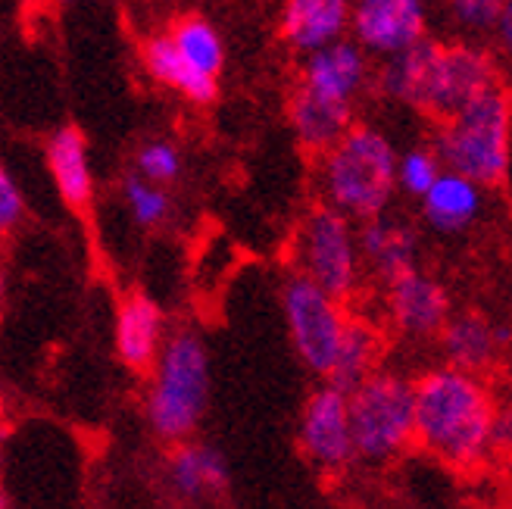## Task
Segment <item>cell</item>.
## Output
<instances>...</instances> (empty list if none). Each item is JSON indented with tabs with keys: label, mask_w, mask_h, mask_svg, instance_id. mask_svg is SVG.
Listing matches in <instances>:
<instances>
[{
	"label": "cell",
	"mask_w": 512,
	"mask_h": 509,
	"mask_svg": "<svg viewBox=\"0 0 512 509\" xmlns=\"http://www.w3.org/2000/svg\"><path fill=\"white\" fill-rule=\"evenodd\" d=\"M500 394L488 375L438 363L416 378V447L456 472L491 460V422Z\"/></svg>",
	"instance_id": "6da1fadb"
},
{
	"label": "cell",
	"mask_w": 512,
	"mask_h": 509,
	"mask_svg": "<svg viewBox=\"0 0 512 509\" xmlns=\"http://www.w3.org/2000/svg\"><path fill=\"white\" fill-rule=\"evenodd\" d=\"M378 88L384 97L413 107L431 119H450L472 100L503 88L500 60L475 41H431L384 60L378 69Z\"/></svg>",
	"instance_id": "7a4b0ae2"
},
{
	"label": "cell",
	"mask_w": 512,
	"mask_h": 509,
	"mask_svg": "<svg viewBox=\"0 0 512 509\" xmlns=\"http://www.w3.org/2000/svg\"><path fill=\"white\" fill-rule=\"evenodd\" d=\"M210 388L213 366L207 344L194 328H175L147 372L144 419L153 438L172 447L191 441L207 416Z\"/></svg>",
	"instance_id": "3957f363"
},
{
	"label": "cell",
	"mask_w": 512,
	"mask_h": 509,
	"mask_svg": "<svg viewBox=\"0 0 512 509\" xmlns=\"http://www.w3.org/2000/svg\"><path fill=\"white\" fill-rule=\"evenodd\" d=\"M400 154L391 138L375 125L353 129L319 157V194L331 210L353 222H369L391 210L397 188Z\"/></svg>",
	"instance_id": "277c9868"
},
{
	"label": "cell",
	"mask_w": 512,
	"mask_h": 509,
	"mask_svg": "<svg viewBox=\"0 0 512 509\" xmlns=\"http://www.w3.org/2000/svg\"><path fill=\"white\" fill-rule=\"evenodd\" d=\"M434 150L444 169L494 188L512 160V97L506 88L481 94L466 110L444 119L434 132Z\"/></svg>",
	"instance_id": "5b68a950"
},
{
	"label": "cell",
	"mask_w": 512,
	"mask_h": 509,
	"mask_svg": "<svg viewBox=\"0 0 512 509\" xmlns=\"http://www.w3.org/2000/svg\"><path fill=\"white\" fill-rule=\"evenodd\" d=\"M356 463L388 466L416 444V378L378 369L350 391Z\"/></svg>",
	"instance_id": "8992f818"
},
{
	"label": "cell",
	"mask_w": 512,
	"mask_h": 509,
	"mask_svg": "<svg viewBox=\"0 0 512 509\" xmlns=\"http://www.w3.org/2000/svg\"><path fill=\"white\" fill-rule=\"evenodd\" d=\"M294 272L310 278L313 285L338 300H350L363 285V250L360 228L350 216L331 210L328 203H316L294 232L291 244Z\"/></svg>",
	"instance_id": "52a82bcc"
},
{
	"label": "cell",
	"mask_w": 512,
	"mask_h": 509,
	"mask_svg": "<svg viewBox=\"0 0 512 509\" xmlns=\"http://www.w3.org/2000/svg\"><path fill=\"white\" fill-rule=\"evenodd\" d=\"M281 313L297 360L319 378H331L350 325L347 303L331 297L303 275H288L281 285Z\"/></svg>",
	"instance_id": "ba28073f"
},
{
	"label": "cell",
	"mask_w": 512,
	"mask_h": 509,
	"mask_svg": "<svg viewBox=\"0 0 512 509\" xmlns=\"http://www.w3.org/2000/svg\"><path fill=\"white\" fill-rule=\"evenodd\" d=\"M297 444L306 460L325 475H338L356 463L350 391L331 385V381L310 391L297 422Z\"/></svg>",
	"instance_id": "9c48e42d"
},
{
	"label": "cell",
	"mask_w": 512,
	"mask_h": 509,
	"mask_svg": "<svg viewBox=\"0 0 512 509\" xmlns=\"http://www.w3.org/2000/svg\"><path fill=\"white\" fill-rule=\"evenodd\" d=\"M453 316L450 294L434 275L413 269L384 285V319L406 344L438 341Z\"/></svg>",
	"instance_id": "30bf717a"
},
{
	"label": "cell",
	"mask_w": 512,
	"mask_h": 509,
	"mask_svg": "<svg viewBox=\"0 0 512 509\" xmlns=\"http://www.w3.org/2000/svg\"><path fill=\"white\" fill-rule=\"evenodd\" d=\"M425 0H353L350 35L369 57L391 60L425 41Z\"/></svg>",
	"instance_id": "8fae6325"
},
{
	"label": "cell",
	"mask_w": 512,
	"mask_h": 509,
	"mask_svg": "<svg viewBox=\"0 0 512 509\" xmlns=\"http://www.w3.org/2000/svg\"><path fill=\"white\" fill-rule=\"evenodd\" d=\"M512 344V325L494 322L484 313H453L438 338L441 360L453 369L488 375L503 366V356Z\"/></svg>",
	"instance_id": "7c38bea8"
},
{
	"label": "cell",
	"mask_w": 512,
	"mask_h": 509,
	"mask_svg": "<svg viewBox=\"0 0 512 509\" xmlns=\"http://www.w3.org/2000/svg\"><path fill=\"white\" fill-rule=\"evenodd\" d=\"M372 79V60L366 50L353 38H344L338 44H328L316 54H306L300 63L297 85L310 88L328 100L353 107V100Z\"/></svg>",
	"instance_id": "4fadbf2b"
},
{
	"label": "cell",
	"mask_w": 512,
	"mask_h": 509,
	"mask_svg": "<svg viewBox=\"0 0 512 509\" xmlns=\"http://www.w3.org/2000/svg\"><path fill=\"white\" fill-rule=\"evenodd\" d=\"M166 338H169L166 316L157 300L141 291H132L119 300L116 322H113V347L125 369L150 372Z\"/></svg>",
	"instance_id": "5bb4252c"
},
{
	"label": "cell",
	"mask_w": 512,
	"mask_h": 509,
	"mask_svg": "<svg viewBox=\"0 0 512 509\" xmlns=\"http://www.w3.org/2000/svg\"><path fill=\"white\" fill-rule=\"evenodd\" d=\"M360 250L366 275H372L381 285H391L394 278L419 269L422 241L409 219L384 213L369 222H360Z\"/></svg>",
	"instance_id": "9a60e30c"
},
{
	"label": "cell",
	"mask_w": 512,
	"mask_h": 509,
	"mask_svg": "<svg viewBox=\"0 0 512 509\" xmlns=\"http://www.w3.org/2000/svg\"><path fill=\"white\" fill-rule=\"evenodd\" d=\"M353 22V0H285L278 16V32L297 54L338 44L347 38Z\"/></svg>",
	"instance_id": "2e32d148"
},
{
	"label": "cell",
	"mask_w": 512,
	"mask_h": 509,
	"mask_svg": "<svg viewBox=\"0 0 512 509\" xmlns=\"http://www.w3.org/2000/svg\"><path fill=\"white\" fill-rule=\"evenodd\" d=\"M228 478H232L228 460L213 444H200V441L175 444L166 460V485L185 503H200L207 497L222 494L228 488Z\"/></svg>",
	"instance_id": "e0dca14e"
},
{
	"label": "cell",
	"mask_w": 512,
	"mask_h": 509,
	"mask_svg": "<svg viewBox=\"0 0 512 509\" xmlns=\"http://www.w3.org/2000/svg\"><path fill=\"white\" fill-rule=\"evenodd\" d=\"M288 119L303 150L322 157L353 129V107L297 85L288 100Z\"/></svg>",
	"instance_id": "ac0fdd59"
},
{
	"label": "cell",
	"mask_w": 512,
	"mask_h": 509,
	"mask_svg": "<svg viewBox=\"0 0 512 509\" xmlns=\"http://www.w3.org/2000/svg\"><path fill=\"white\" fill-rule=\"evenodd\" d=\"M422 222L438 235H463L484 210V185L444 169L434 188L419 200Z\"/></svg>",
	"instance_id": "d6986e66"
},
{
	"label": "cell",
	"mask_w": 512,
	"mask_h": 509,
	"mask_svg": "<svg viewBox=\"0 0 512 509\" xmlns=\"http://www.w3.org/2000/svg\"><path fill=\"white\" fill-rule=\"evenodd\" d=\"M47 172L54 178V188L66 207L85 210L94 200V169L85 135L75 125H63L44 144Z\"/></svg>",
	"instance_id": "ffe728a7"
},
{
	"label": "cell",
	"mask_w": 512,
	"mask_h": 509,
	"mask_svg": "<svg viewBox=\"0 0 512 509\" xmlns=\"http://www.w3.org/2000/svg\"><path fill=\"white\" fill-rule=\"evenodd\" d=\"M144 66L150 72V79L182 94L185 100H191V104H213L216 100V79H207V75H200L182 54H178V47L172 41V35H153L147 38L144 44Z\"/></svg>",
	"instance_id": "44dd1931"
},
{
	"label": "cell",
	"mask_w": 512,
	"mask_h": 509,
	"mask_svg": "<svg viewBox=\"0 0 512 509\" xmlns=\"http://www.w3.org/2000/svg\"><path fill=\"white\" fill-rule=\"evenodd\" d=\"M381 353H384V335L381 328L369 319L350 316V325L341 341V353L335 372H331V385H338L344 391H353L356 385H363L369 375H375L381 366Z\"/></svg>",
	"instance_id": "7402d4cb"
},
{
	"label": "cell",
	"mask_w": 512,
	"mask_h": 509,
	"mask_svg": "<svg viewBox=\"0 0 512 509\" xmlns=\"http://www.w3.org/2000/svg\"><path fill=\"white\" fill-rule=\"evenodd\" d=\"M169 35L178 47V54H182L200 75L219 82V72L225 63V47H222V38L213 22L200 19V16H185L172 25Z\"/></svg>",
	"instance_id": "603a6c76"
},
{
	"label": "cell",
	"mask_w": 512,
	"mask_h": 509,
	"mask_svg": "<svg viewBox=\"0 0 512 509\" xmlns=\"http://www.w3.org/2000/svg\"><path fill=\"white\" fill-rule=\"evenodd\" d=\"M122 203H125L128 216H132V222L141 228H157L172 213L169 191L157 182H147V178H141L138 172H132L122 182Z\"/></svg>",
	"instance_id": "cb8c5ba5"
},
{
	"label": "cell",
	"mask_w": 512,
	"mask_h": 509,
	"mask_svg": "<svg viewBox=\"0 0 512 509\" xmlns=\"http://www.w3.org/2000/svg\"><path fill=\"white\" fill-rule=\"evenodd\" d=\"M444 175V163L438 157V150L434 147H409L400 154V163H397V188L409 197L422 200L434 182Z\"/></svg>",
	"instance_id": "d4e9b609"
},
{
	"label": "cell",
	"mask_w": 512,
	"mask_h": 509,
	"mask_svg": "<svg viewBox=\"0 0 512 509\" xmlns=\"http://www.w3.org/2000/svg\"><path fill=\"white\" fill-rule=\"evenodd\" d=\"M444 7L450 22L466 35V41H472L497 32L506 13V0H444Z\"/></svg>",
	"instance_id": "484cf974"
},
{
	"label": "cell",
	"mask_w": 512,
	"mask_h": 509,
	"mask_svg": "<svg viewBox=\"0 0 512 509\" xmlns=\"http://www.w3.org/2000/svg\"><path fill=\"white\" fill-rule=\"evenodd\" d=\"M135 172L147 182H157V185H172L178 175H182V154L172 141H147L138 147L135 154Z\"/></svg>",
	"instance_id": "4316f807"
},
{
	"label": "cell",
	"mask_w": 512,
	"mask_h": 509,
	"mask_svg": "<svg viewBox=\"0 0 512 509\" xmlns=\"http://www.w3.org/2000/svg\"><path fill=\"white\" fill-rule=\"evenodd\" d=\"M22 216H25L22 188L16 182V175L4 166V169H0V232L10 235L13 228L22 222Z\"/></svg>",
	"instance_id": "83f0119b"
},
{
	"label": "cell",
	"mask_w": 512,
	"mask_h": 509,
	"mask_svg": "<svg viewBox=\"0 0 512 509\" xmlns=\"http://www.w3.org/2000/svg\"><path fill=\"white\" fill-rule=\"evenodd\" d=\"M491 460H512V394H500L491 422Z\"/></svg>",
	"instance_id": "f1b7e54d"
},
{
	"label": "cell",
	"mask_w": 512,
	"mask_h": 509,
	"mask_svg": "<svg viewBox=\"0 0 512 509\" xmlns=\"http://www.w3.org/2000/svg\"><path fill=\"white\" fill-rule=\"evenodd\" d=\"M500 372H503V391L512 394V344H509V350H506V356H503Z\"/></svg>",
	"instance_id": "f546056e"
},
{
	"label": "cell",
	"mask_w": 512,
	"mask_h": 509,
	"mask_svg": "<svg viewBox=\"0 0 512 509\" xmlns=\"http://www.w3.org/2000/svg\"><path fill=\"white\" fill-rule=\"evenodd\" d=\"M63 4H75V0H63Z\"/></svg>",
	"instance_id": "4dcf8cb0"
},
{
	"label": "cell",
	"mask_w": 512,
	"mask_h": 509,
	"mask_svg": "<svg viewBox=\"0 0 512 509\" xmlns=\"http://www.w3.org/2000/svg\"><path fill=\"white\" fill-rule=\"evenodd\" d=\"M29 4H38V0H29Z\"/></svg>",
	"instance_id": "1f68e13d"
},
{
	"label": "cell",
	"mask_w": 512,
	"mask_h": 509,
	"mask_svg": "<svg viewBox=\"0 0 512 509\" xmlns=\"http://www.w3.org/2000/svg\"><path fill=\"white\" fill-rule=\"evenodd\" d=\"M506 4H512V0H506Z\"/></svg>",
	"instance_id": "d6a6232c"
}]
</instances>
